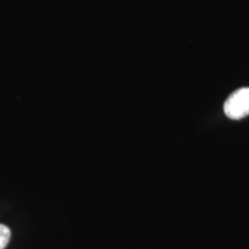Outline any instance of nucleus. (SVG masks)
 <instances>
[{
    "instance_id": "f03ea898",
    "label": "nucleus",
    "mask_w": 249,
    "mask_h": 249,
    "mask_svg": "<svg viewBox=\"0 0 249 249\" xmlns=\"http://www.w3.org/2000/svg\"><path fill=\"white\" fill-rule=\"evenodd\" d=\"M11 239V230L6 225L0 224V249H5Z\"/></svg>"
},
{
    "instance_id": "f257e3e1",
    "label": "nucleus",
    "mask_w": 249,
    "mask_h": 249,
    "mask_svg": "<svg viewBox=\"0 0 249 249\" xmlns=\"http://www.w3.org/2000/svg\"><path fill=\"white\" fill-rule=\"evenodd\" d=\"M224 112L233 120L249 116V88H241L233 92L224 104Z\"/></svg>"
}]
</instances>
